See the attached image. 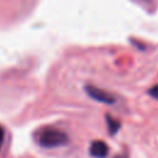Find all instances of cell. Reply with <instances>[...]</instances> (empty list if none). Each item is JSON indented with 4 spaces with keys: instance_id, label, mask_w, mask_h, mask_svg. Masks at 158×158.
Segmentation results:
<instances>
[{
    "instance_id": "cell-7",
    "label": "cell",
    "mask_w": 158,
    "mask_h": 158,
    "mask_svg": "<svg viewBox=\"0 0 158 158\" xmlns=\"http://www.w3.org/2000/svg\"><path fill=\"white\" fill-rule=\"evenodd\" d=\"M114 158H127V154H126V153H120V154H117V156L114 157Z\"/></svg>"
},
{
    "instance_id": "cell-1",
    "label": "cell",
    "mask_w": 158,
    "mask_h": 158,
    "mask_svg": "<svg viewBox=\"0 0 158 158\" xmlns=\"http://www.w3.org/2000/svg\"><path fill=\"white\" fill-rule=\"evenodd\" d=\"M36 141L38 142L40 146L44 148H54V147L67 144L69 138L65 132L56 127L47 126L40 130L38 132H36Z\"/></svg>"
},
{
    "instance_id": "cell-4",
    "label": "cell",
    "mask_w": 158,
    "mask_h": 158,
    "mask_svg": "<svg viewBox=\"0 0 158 158\" xmlns=\"http://www.w3.org/2000/svg\"><path fill=\"white\" fill-rule=\"evenodd\" d=\"M105 121L107 123V130L110 132V135H116V132L120 130L121 127V122L118 120H116L115 117L110 116L109 114L105 115Z\"/></svg>"
},
{
    "instance_id": "cell-2",
    "label": "cell",
    "mask_w": 158,
    "mask_h": 158,
    "mask_svg": "<svg viewBox=\"0 0 158 158\" xmlns=\"http://www.w3.org/2000/svg\"><path fill=\"white\" fill-rule=\"evenodd\" d=\"M85 91L91 99H94V100H96L99 102L107 104V105H114L116 102V98L111 93H109V91H106L104 89H100L98 86L88 84V85H85Z\"/></svg>"
},
{
    "instance_id": "cell-3",
    "label": "cell",
    "mask_w": 158,
    "mask_h": 158,
    "mask_svg": "<svg viewBox=\"0 0 158 158\" xmlns=\"http://www.w3.org/2000/svg\"><path fill=\"white\" fill-rule=\"evenodd\" d=\"M89 153L90 156L95 158H105L109 153V146L104 141H100V139L93 141L89 148Z\"/></svg>"
},
{
    "instance_id": "cell-5",
    "label": "cell",
    "mask_w": 158,
    "mask_h": 158,
    "mask_svg": "<svg viewBox=\"0 0 158 158\" xmlns=\"http://www.w3.org/2000/svg\"><path fill=\"white\" fill-rule=\"evenodd\" d=\"M148 94H149L152 98H154V99H157V100H158V84H156L154 86H152V88L149 89Z\"/></svg>"
},
{
    "instance_id": "cell-6",
    "label": "cell",
    "mask_w": 158,
    "mask_h": 158,
    "mask_svg": "<svg viewBox=\"0 0 158 158\" xmlns=\"http://www.w3.org/2000/svg\"><path fill=\"white\" fill-rule=\"evenodd\" d=\"M4 137H5V132H4V128L0 126V148L4 143Z\"/></svg>"
}]
</instances>
